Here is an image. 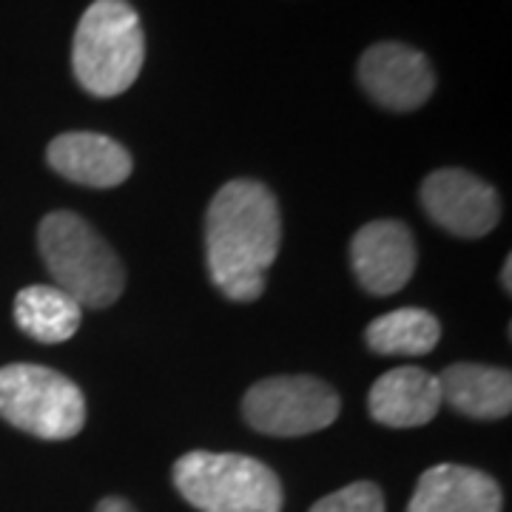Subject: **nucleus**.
<instances>
[{"mask_svg": "<svg viewBox=\"0 0 512 512\" xmlns=\"http://www.w3.org/2000/svg\"><path fill=\"white\" fill-rule=\"evenodd\" d=\"M279 205L256 180L222 185L205 214V256L214 285L234 302H254L279 254Z\"/></svg>", "mask_w": 512, "mask_h": 512, "instance_id": "nucleus-1", "label": "nucleus"}, {"mask_svg": "<svg viewBox=\"0 0 512 512\" xmlns=\"http://www.w3.org/2000/svg\"><path fill=\"white\" fill-rule=\"evenodd\" d=\"M146 37L140 15L128 0H94L77 23L72 69L94 97L128 92L143 72Z\"/></svg>", "mask_w": 512, "mask_h": 512, "instance_id": "nucleus-2", "label": "nucleus"}, {"mask_svg": "<svg viewBox=\"0 0 512 512\" xmlns=\"http://www.w3.org/2000/svg\"><path fill=\"white\" fill-rule=\"evenodd\" d=\"M40 256L66 291L83 308H106L126 288V271L106 239L72 211H52L37 231Z\"/></svg>", "mask_w": 512, "mask_h": 512, "instance_id": "nucleus-3", "label": "nucleus"}, {"mask_svg": "<svg viewBox=\"0 0 512 512\" xmlns=\"http://www.w3.org/2000/svg\"><path fill=\"white\" fill-rule=\"evenodd\" d=\"M174 484L200 512H282L279 478L251 456L194 450L174 464Z\"/></svg>", "mask_w": 512, "mask_h": 512, "instance_id": "nucleus-4", "label": "nucleus"}, {"mask_svg": "<svg viewBox=\"0 0 512 512\" xmlns=\"http://www.w3.org/2000/svg\"><path fill=\"white\" fill-rule=\"evenodd\" d=\"M0 419L46 441L74 439L86 424L80 387L43 365L0 367Z\"/></svg>", "mask_w": 512, "mask_h": 512, "instance_id": "nucleus-5", "label": "nucleus"}, {"mask_svg": "<svg viewBox=\"0 0 512 512\" xmlns=\"http://www.w3.org/2000/svg\"><path fill=\"white\" fill-rule=\"evenodd\" d=\"M339 393L316 376H274L245 393V421L265 436H308L339 419Z\"/></svg>", "mask_w": 512, "mask_h": 512, "instance_id": "nucleus-6", "label": "nucleus"}, {"mask_svg": "<svg viewBox=\"0 0 512 512\" xmlns=\"http://www.w3.org/2000/svg\"><path fill=\"white\" fill-rule=\"evenodd\" d=\"M421 202L433 222L456 237H484L501 220V200L493 185L461 168L433 171L421 185Z\"/></svg>", "mask_w": 512, "mask_h": 512, "instance_id": "nucleus-7", "label": "nucleus"}, {"mask_svg": "<svg viewBox=\"0 0 512 512\" xmlns=\"http://www.w3.org/2000/svg\"><path fill=\"white\" fill-rule=\"evenodd\" d=\"M359 83L387 111H413L430 100L436 74L419 49L404 43H376L359 57Z\"/></svg>", "mask_w": 512, "mask_h": 512, "instance_id": "nucleus-8", "label": "nucleus"}, {"mask_svg": "<svg viewBox=\"0 0 512 512\" xmlns=\"http://www.w3.org/2000/svg\"><path fill=\"white\" fill-rule=\"evenodd\" d=\"M350 262L367 293L390 296L402 291L416 271V242L404 222H367L350 242Z\"/></svg>", "mask_w": 512, "mask_h": 512, "instance_id": "nucleus-9", "label": "nucleus"}, {"mask_svg": "<svg viewBox=\"0 0 512 512\" xmlns=\"http://www.w3.org/2000/svg\"><path fill=\"white\" fill-rule=\"evenodd\" d=\"M46 160L60 177L89 188H114L131 177V154L106 134L66 131L49 143Z\"/></svg>", "mask_w": 512, "mask_h": 512, "instance_id": "nucleus-10", "label": "nucleus"}, {"mask_svg": "<svg viewBox=\"0 0 512 512\" xmlns=\"http://www.w3.org/2000/svg\"><path fill=\"white\" fill-rule=\"evenodd\" d=\"M501 487L461 464H436L419 478L407 512H501Z\"/></svg>", "mask_w": 512, "mask_h": 512, "instance_id": "nucleus-11", "label": "nucleus"}, {"mask_svg": "<svg viewBox=\"0 0 512 512\" xmlns=\"http://www.w3.org/2000/svg\"><path fill=\"white\" fill-rule=\"evenodd\" d=\"M367 407L387 427H421L439 416V376L421 367H396L370 387Z\"/></svg>", "mask_w": 512, "mask_h": 512, "instance_id": "nucleus-12", "label": "nucleus"}, {"mask_svg": "<svg viewBox=\"0 0 512 512\" xmlns=\"http://www.w3.org/2000/svg\"><path fill=\"white\" fill-rule=\"evenodd\" d=\"M441 402L453 404L470 419H504L512 407V376L504 367L461 365L444 367L439 376Z\"/></svg>", "mask_w": 512, "mask_h": 512, "instance_id": "nucleus-13", "label": "nucleus"}, {"mask_svg": "<svg viewBox=\"0 0 512 512\" xmlns=\"http://www.w3.org/2000/svg\"><path fill=\"white\" fill-rule=\"evenodd\" d=\"M15 322L35 342L60 345L77 333L83 308L57 285H29L15 296Z\"/></svg>", "mask_w": 512, "mask_h": 512, "instance_id": "nucleus-14", "label": "nucleus"}, {"mask_svg": "<svg viewBox=\"0 0 512 512\" xmlns=\"http://www.w3.org/2000/svg\"><path fill=\"white\" fill-rule=\"evenodd\" d=\"M439 319L421 308H399L373 319L367 328V348L382 356H424L439 345Z\"/></svg>", "mask_w": 512, "mask_h": 512, "instance_id": "nucleus-15", "label": "nucleus"}, {"mask_svg": "<svg viewBox=\"0 0 512 512\" xmlns=\"http://www.w3.org/2000/svg\"><path fill=\"white\" fill-rule=\"evenodd\" d=\"M311 512H384V495L373 481H353L348 487L319 498Z\"/></svg>", "mask_w": 512, "mask_h": 512, "instance_id": "nucleus-16", "label": "nucleus"}, {"mask_svg": "<svg viewBox=\"0 0 512 512\" xmlns=\"http://www.w3.org/2000/svg\"><path fill=\"white\" fill-rule=\"evenodd\" d=\"M94 512H137V510L128 504L126 498H103Z\"/></svg>", "mask_w": 512, "mask_h": 512, "instance_id": "nucleus-17", "label": "nucleus"}, {"mask_svg": "<svg viewBox=\"0 0 512 512\" xmlns=\"http://www.w3.org/2000/svg\"><path fill=\"white\" fill-rule=\"evenodd\" d=\"M510 274H512V256H507V262H504V288H507V291L512 288Z\"/></svg>", "mask_w": 512, "mask_h": 512, "instance_id": "nucleus-18", "label": "nucleus"}]
</instances>
